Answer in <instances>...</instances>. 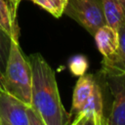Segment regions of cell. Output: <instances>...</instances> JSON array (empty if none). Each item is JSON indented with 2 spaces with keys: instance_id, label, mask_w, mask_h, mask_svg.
I'll use <instances>...</instances> for the list:
<instances>
[{
  "instance_id": "cell-4",
  "label": "cell",
  "mask_w": 125,
  "mask_h": 125,
  "mask_svg": "<svg viewBox=\"0 0 125 125\" xmlns=\"http://www.w3.org/2000/svg\"><path fill=\"white\" fill-rule=\"evenodd\" d=\"M102 75L112 96L111 109L105 125H125V74Z\"/></svg>"
},
{
  "instance_id": "cell-11",
  "label": "cell",
  "mask_w": 125,
  "mask_h": 125,
  "mask_svg": "<svg viewBox=\"0 0 125 125\" xmlns=\"http://www.w3.org/2000/svg\"><path fill=\"white\" fill-rule=\"evenodd\" d=\"M0 28L11 36L20 35L18 21L13 19L10 8L5 0H0Z\"/></svg>"
},
{
  "instance_id": "cell-16",
  "label": "cell",
  "mask_w": 125,
  "mask_h": 125,
  "mask_svg": "<svg viewBox=\"0 0 125 125\" xmlns=\"http://www.w3.org/2000/svg\"><path fill=\"white\" fill-rule=\"evenodd\" d=\"M6 3L8 4L10 11L12 13V17L15 21H17V14H18V8L22 0H5Z\"/></svg>"
},
{
  "instance_id": "cell-17",
  "label": "cell",
  "mask_w": 125,
  "mask_h": 125,
  "mask_svg": "<svg viewBox=\"0 0 125 125\" xmlns=\"http://www.w3.org/2000/svg\"><path fill=\"white\" fill-rule=\"evenodd\" d=\"M75 120H76V119H75ZM80 122H82V125H94L93 122H92L91 120H89V119H85V120H82V121H80Z\"/></svg>"
},
{
  "instance_id": "cell-18",
  "label": "cell",
  "mask_w": 125,
  "mask_h": 125,
  "mask_svg": "<svg viewBox=\"0 0 125 125\" xmlns=\"http://www.w3.org/2000/svg\"><path fill=\"white\" fill-rule=\"evenodd\" d=\"M71 125H82V122L77 121V120H75V119H74V121L72 122V124H71Z\"/></svg>"
},
{
  "instance_id": "cell-19",
  "label": "cell",
  "mask_w": 125,
  "mask_h": 125,
  "mask_svg": "<svg viewBox=\"0 0 125 125\" xmlns=\"http://www.w3.org/2000/svg\"><path fill=\"white\" fill-rule=\"evenodd\" d=\"M0 90H2V88H1V87H0ZM3 91H4V90H3Z\"/></svg>"
},
{
  "instance_id": "cell-5",
  "label": "cell",
  "mask_w": 125,
  "mask_h": 125,
  "mask_svg": "<svg viewBox=\"0 0 125 125\" xmlns=\"http://www.w3.org/2000/svg\"><path fill=\"white\" fill-rule=\"evenodd\" d=\"M28 104L0 90V125H29Z\"/></svg>"
},
{
  "instance_id": "cell-2",
  "label": "cell",
  "mask_w": 125,
  "mask_h": 125,
  "mask_svg": "<svg viewBox=\"0 0 125 125\" xmlns=\"http://www.w3.org/2000/svg\"><path fill=\"white\" fill-rule=\"evenodd\" d=\"M31 67L27 57L22 53L19 36H12L11 50L6 69L1 81L4 91L31 105Z\"/></svg>"
},
{
  "instance_id": "cell-7",
  "label": "cell",
  "mask_w": 125,
  "mask_h": 125,
  "mask_svg": "<svg viewBox=\"0 0 125 125\" xmlns=\"http://www.w3.org/2000/svg\"><path fill=\"white\" fill-rule=\"evenodd\" d=\"M119 45L117 51L108 58H104L102 62L101 73L119 75L125 74V23L118 29Z\"/></svg>"
},
{
  "instance_id": "cell-3",
  "label": "cell",
  "mask_w": 125,
  "mask_h": 125,
  "mask_svg": "<svg viewBox=\"0 0 125 125\" xmlns=\"http://www.w3.org/2000/svg\"><path fill=\"white\" fill-rule=\"evenodd\" d=\"M63 14L74 20L92 36L106 24L102 0H68Z\"/></svg>"
},
{
  "instance_id": "cell-12",
  "label": "cell",
  "mask_w": 125,
  "mask_h": 125,
  "mask_svg": "<svg viewBox=\"0 0 125 125\" xmlns=\"http://www.w3.org/2000/svg\"><path fill=\"white\" fill-rule=\"evenodd\" d=\"M11 44H12V36L0 28V87L1 88H2L1 81L6 69V65L11 50Z\"/></svg>"
},
{
  "instance_id": "cell-6",
  "label": "cell",
  "mask_w": 125,
  "mask_h": 125,
  "mask_svg": "<svg viewBox=\"0 0 125 125\" xmlns=\"http://www.w3.org/2000/svg\"><path fill=\"white\" fill-rule=\"evenodd\" d=\"M75 119L77 121L89 119L94 125H105V119L104 117L103 92L97 78L90 97L86 101L81 111L75 116Z\"/></svg>"
},
{
  "instance_id": "cell-13",
  "label": "cell",
  "mask_w": 125,
  "mask_h": 125,
  "mask_svg": "<svg viewBox=\"0 0 125 125\" xmlns=\"http://www.w3.org/2000/svg\"><path fill=\"white\" fill-rule=\"evenodd\" d=\"M30 1L57 19L61 18L63 15L64 9L68 2V0H30Z\"/></svg>"
},
{
  "instance_id": "cell-10",
  "label": "cell",
  "mask_w": 125,
  "mask_h": 125,
  "mask_svg": "<svg viewBox=\"0 0 125 125\" xmlns=\"http://www.w3.org/2000/svg\"><path fill=\"white\" fill-rule=\"evenodd\" d=\"M102 6L107 25L117 30L125 23V0H102Z\"/></svg>"
},
{
  "instance_id": "cell-14",
  "label": "cell",
  "mask_w": 125,
  "mask_h": 125,
  "mask_svg": "<svg viewBox=\"0 0 125 125\" xmlns=\"http://www.w3.org/2000/svg\"><path fill=\"white\" fill-rule=\"evenodd\" d=\"M88 68V62L87 59L82 55L74 56L69 61V69L72 74L81 76L85 74V71Z\"/></svg>"
},
{
  "instance_id": "cell-9",
  "label": "cell",
  "mask_w": 125,
  "mask_h": 125,
  "mask_svg": "<svg viewBox=\"0 0 125 125\" xmlns=\"http://www.w3.org/2000/svg\"><path fill=\"white\" fill-rule=\"evenodd\" d=\"M95 82L96 78L93 74H83L79 76L73 90L70 115L74 114L76 116L81 111L83 105L93 91Z\"/></svg>"
},
{
  "instance_id": "cell-15",
  "label": "cell",
  "mask_w": 125,
  "mask_h": 125,
  "mask_svg": "<svg viewBox=\"0 0 125 125\" xmlns=\"http://www.w3.org/2000/svg\"><path fill=\"white\" fill-rule=\"evenodd\" d=\"M27 115L29 119V125H46L41 116L31 105H28L27 107Z\"/></svg>"
},
{
  "instance_id": "cell-1",
  "label": "cell",
  "mask_w": 125,
  "mask_h": 125,
  "mask_svg": "<svg viewBox=\"0 0 125 125\" xmlns=\"http://www.w3.org/2000/svg\"><path fill=\"white\" fill-rule=\"evenodd\" d=\"M31 67V106L46 125H67L70 119L60 97L55 71L39 54L27 57Z\"/></svg>"
},
{
  "instance_id": "cell-8",
  "label": "cell",
  "mask_w": 125,
  "mask_h": 125,
  "mask_svg": "<svg viewBox=\"0 0 125 125\" xmlns=\"http://www.w3.org/2000/svg\"><path fill=\"white\" fill-rule=\"evenodd\" d=\"M94 38L98 50L104 58H108L112 56L118 49V31L107 24L100 27L94 34Z\"/></svg>"
}]
</instances>
